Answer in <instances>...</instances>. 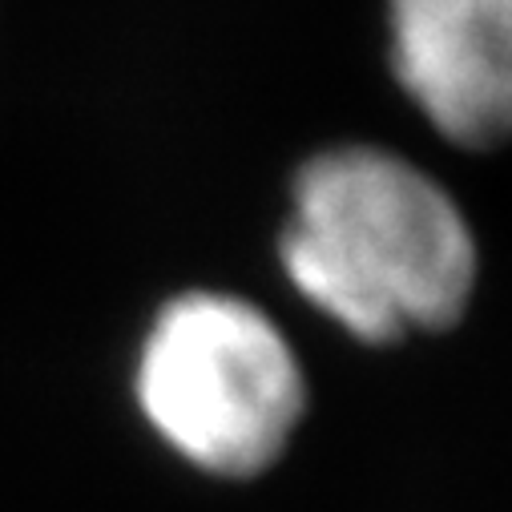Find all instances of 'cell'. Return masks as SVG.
<instances>
[{
	"mask_svg": "<svg viewBox=\"0 0 512 512\" xmlns=\"http://www.w3.org/2000/svg\"><path fill=\"white\" fill-rule=\"evenodd\" d=\"M291 287L363 343L452 327L476 291V238L452 194L375 146L315 154L279 238Z\"/></svg>",
	"mask_w": 512,
	"mask_h": 512,
	"instance_id": "cell-1",
	"label": "cell"
},
{
	"mask_svg": "<svg viewBox=\"0 0 512 512\" xmlns=\"http://www.w3.org/2000/svg\"><path fill=\"white\" fill-rule=\"evenodd\" d=\"M134 396L186 464L222 480L267 472L307 412L287 335L254 303L222 291H186L154 315Z\"/></svg>",
	"mask_w": 512,
	"mask_h": 512,
	"instance_id": "cell-2",
	"label": "cell"
},
{
	"mask_svg": "<svg viewBox=\"0 0 512 512\" xmlns=\"http://www.w3.org/2000/svg\"><path fill=\"white\" fill-rule=\"evenodd\" d=\"M400 89L460 150L512 142V0H388Z\"/></svg>",
	"mask_w": 512,
	"mask_h": 512,
	"instance_id": "cell-3",
	"label": "cell"
}]
</instances>
